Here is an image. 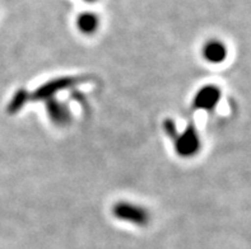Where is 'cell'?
<instances>
[{
	"label": "cell",
	"instance_id": "4",
	"mask_svg": "<svg viewBox=\"0 0 251 249\" xmlns=\"http://www.w3.org/2000/svg\"><path fill=\"white\" fill-rule=\"evenodd\" d=\"M84 1H87V3H96L97 0H84Z\"/></svg>",
	"mask_w": 251,
	"mask_h": 249
},
{
	"label": "cell",
	"instance_id": "1",
	"mask_svg": "<svg viewBox=\"0 0 251 249\" xmlns=\"http://www.w3.org/2000/svg\"><path fill=\"white\" fill-rule=\"evenodd\" d=\"M203 55L209 63L220 64L227 57V48L221 41H209L204 46Z\"/></svg>",
	"mask_w": 251,
	"mask_h": 249
},
{
	"label": "cell",
	"instance_id": "3",
	"mask_svg": "<svg viewBox=\"0 0 251 249\" xmlns=\"http://www.w3.org/2000/svg\"><path fill=\"white\" fill-rule=\"evenodd\" d=\"M100 24V19L97 17V14L91 12H86L79 14L78 19H76V25L82 33H86V35H92L97 31Z\"/></svg>",
	"mask_w": 251,
	"mask_h": 249
},
{
	"label": "cell",
	"instance_id": "2",
	"mask_svg": "<svg viewBox=\"0 0 251 249\" xmlns=\"http://www.w3.org/2000/svg\"><path fill=\"white\" fill-rule=\"evenodd\" d=\"M220 89L216 87H207L198 94L197 97V106L201 108H207L210 110L213 108L218 101H220Z\"/></svg>",
	"mask_w": 251,
	"mask_h": 249
}]
</instances>
